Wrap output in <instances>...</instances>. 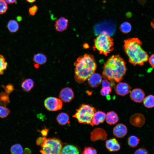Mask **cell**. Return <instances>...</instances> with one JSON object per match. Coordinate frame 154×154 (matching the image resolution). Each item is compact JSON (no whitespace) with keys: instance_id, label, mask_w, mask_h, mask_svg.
Returning a JSON list of instances; mask_svg holds the SVG:
<instances>
[{"instance_id":"obj_3","label":"cell","mask_w":154,"mask_h":154,"mask_svg":"<svg viewBox=\"0 0 154 154\" xmlns=\"http://www.w3.org/2000/svg\"><path fill=\"white\" fill-rule=\"evenodd\" d=\"M142 42L137 38H129L124 40L123 48L129 62L134 66L143 65L149 58L147 53L141 48Z\"/></svg>"},{"instance_id":"obj_24","label":"cell","mask_w":154,"mask_h":154,"mask_svg":"<svg viewBox=\"0 0 154 154\" xmlns=\"http://www.w3.org/2000/svg\"><path fill=\"white\" fill-rule=\"evenodd\" d=\"M7 27L11 33H15L19 29V26L17 21L14 20H9L7 24Z\"/></svg>"},{"instance_id":"obj_13","label":"cell","mask_w":154,"mask_h":154,"mask_svg":"<svg viewBox=\"0 0 154 154\" xmlns=\"http://www.w3.org/2000/svg\"><path fill=\"white\" fill-rule=\"evenodd\" d=\"M69 20L64 17H61L55 21L54 26L55 30L58 32H62L68 28Z\"/></svg>"},{"instance_id":"obj_27","label":"cell","mask_w":154,"mask_h":154,"mask_svg":"<svg viewBox=\"0 0 154 154\" xmlns=\"http://www.w3.org/2000/svg\"><path fill=\"white\" fill-rule=\"evenodd\" d=\"M10 103L9 94L6 92H2L0 93V104L5 106Z\"/></svg>"},{"instance_id":"obj_21","label":"cell","mask_w":154,"mask_h":154,"mask_svg":"<svg viewBox=\"0 0 154 154\" xmlns=\"http://www.w3.org/2000/svg\"><path fill=\"white\" fill-rule=\"evenodd\" d=\"M56 119L58 124L61 125H64L69 123V117L66 113L61 112L59 113L56 117Z\"/></svg>"},{"instance_id":"obj_6","label":"cell","mask_w":154,"mask_h":154,"mask_svg":"<svg viewBox=\"0 0 154 154\" xmlns=\"http://www.w3.org/2000/svg\"><path fill=\"white\" fill-rule=\"evenodd\" d=\"M41 146L40 151L42 154H61L62 144L58 138H46Z\"/></svg>"},{"instance_id":"obj_35","label":"cell","mask_w":154,"mask_h":154,"mask_svg":"<svg viewBox=\"0 0 154 154\" xmlns=\"http://www.w3.org/2000/svg\"><path fill=\"white\" fill-rule=\"evenodd\" d=\"M38 8L37 6L34 5L30 7L29 9V15L31 16H34L36 13Z\"/></svg>"},{"instance_id":"obj_46","label":"cell","mask_w":154,"mask_h":154,"mask_svg":"<svg viewBox=\"0 0 154 154\" xmlns=\"http://www.w3.org/2000/svg\"></svg>"},{"instance_id":"obj_18","label":"cell","mask_w":154,"mask_h":154,"mask_svg":"<svg viewBox=\"0 0 154 154\" xmlns=\"http://www.w3.org/2000/svg\"><path fill=\"white\" fill-rule=\"evenodd\" d=\"M105 119L106 122L109 125L116 124L119 120L117 114L114 112L111 111L106 114Z\"/></svg>"},{"instance_id":"obj_41","label":"cell","mask_w":154,"mask_h":154,"mask_svg":"<svg viewBox=\"0 0 154 154\" xmlns=\"http://www.w3.org/2000/svg\"><path fill=\"white\" fill-rule=\"evenodd\" d=\"M7 3L12 4L15 3L17 0H4Z\"/></svg>"},{"instance_id":"obj_36","label":"cell","mask_w":154,"mask_h":154,"mask_svg":"<svg viewBox=\"0 0 154 154\" xmlns=\"http://www.w3.org/2000/svg\"><path fill=\"white\" fill-rule=\"evenodd\" d=\"M134 154H149L148 151L146 149L141 147L137 149Z\"/></svg>"},{"instance_id":"obj_43","label":"cell","mask_w":154,"mask_h":154,"mask_svg":"<svg viewBox=\"0 0 154 154\" xmlns=\"http://www.w3.org/2000/svg\"><path fill=\"white\" fill-rule=\"evenodd\" d=\"M151 27L154 29V20L151 22Z\"/></svg>"},{"instance_id":"obj_29","label":"cell","mask_w":154,"mask_h":154,"mask_svg":"<svg viewBox=\"0 0 154 154\" xmlns=\"http://www.w3.org/2000/svg\"><path fill=\"white\" fill-rule=\"evenodd\" d=\"M7 65V63L5 61L3 56L0 54V75L3 74V71L6 69Z\"/></svg>"},{"instance_id":"obj_8","label":"cell","mask_w":154,"mask_h":154,"mask_svg":"<svg viewBox=\"0 0 154 154\" xmlns=\"http://www.w3.org/2000/svg\"><path fill=\"white\" fill-rule=\"evenodd\" d=\"M74 97V94L72 90L68 87L62 89L60 91L59 96V99L65 103L70 102Z\"/></svg>"},{"instance_id":"obj_38","label":"cell","mask_w":154,"mask_h":154,"mask_svg":"<svg viewBox=\"0 0 154 154\" xmlns=\"http://www.w3.org/2000/svg\"><path fill=\"white\" fill-rule=\"evenodd\" d=\"M102 87H110L111 84L107 80L104 79L102 81Z\"/></svg>"},{"instance_id":"obj_14","label":"cell","mask_w":154,"mask_h":154,"mask_svg":"<svg viewBox=\"0 0 154 154\" xmlns=\"http://www.w3.org/2000/svg\"><path fill=\"white\" fill-rule=\"evenodd\" d=\"M114 135L118 138H122L126 135L127 132L126 126L123 123H119L115 126L113 129Z\"/></svg>"},{"instance_id":"obj_37","label":"cell","mask_w":154,"mask_h":154,"mask_svg":"<svg viewBox=\"0 0 154 154\" xmlns=\"http://www.w3.org/2000/svg\"><path fill=\"white\" fill-rule=\"evenodd\" d=\"M46 139L45 137H39L37 139V145L41 146L44 143Z\"/></svg>"},{"instance_id":"obj_26","label":"cell","mask_w":154,"mask_h":154,"mask_svg":"<svg viewBox=\"0 0 154 154\" xmlns=\"http://www.w3.org/2000/svg\"><path fill=\"white\" fill-rule=\"evenodd\" d=\"M139 141L140 139L135 135H131L127 139L128 145L132 148L136 147L139 143Z\"/></svg>"},{"instance_id":"obj_30","label":"cell","mask_w":154,"mask_h":154,"mask_svg":"<svg viewBox=\"0 0 154 154\" xmlns=\"http://www.w3.org/2000/svg\"><path fill=\"white\" fill-rule=\"evenodd\" d=\"M11 111L8 108L3 106H0V117L4 118L10 114Z\"/></svg>"},{"instance_id":"obj_34","label":"cell","mask_w":154,"mask_h":154,"mask_svg":"<svg viewBox=\"0 0 154 154\" xmlns=\"http://www.w3.org/2000/svg\"><path fill=\"white\" fill-rule=\"evenodd\" d=\"M1 86L5 90L6 92L9 94L12 92L14 90L13 84H9L6 86L2 85Z\"/></svg>"},{"instance_id":"obj_17","label":"cell","mask_w":154,"mask_h":154,"mask_svg":"<svg viewBox=\"0 0 154 154\" xmlns=\"http://www.w3.org/2000/svg\"><path fill=\"white\" fill-rule=\"evenodd\" d=\"M106 113L101 111L96 112L92 117L90 125L92 126L98 125L103 123L105 119Z\"/></svg>"},{"instance_id":"obj_9","label":"cell","mask_w":154,"mask_h":154,"mask_svg":"<svg viewBox=\"0 0 154 154\" xmlns=\"http://www.w3.org/2000/svg\"><path fill=\"white\" fill-rule=\"evenodd\" d=\"M107 137V134L104 129L97 128L94 129L91 132L90 139L92 141H95L98 140L104 141L106 139Z\"/></svg>"},{"instance_id":"obj_2","label":"cell","mask_w":154,"mask_h":154,"mask_svg":"<svg viewBox=\"0 0 154 154\" xmlns=\"http://www.w3.org/2000/svg\"><path fill=\"white\" fill-rule=\"evenodd\" d=\"M74 64L75 66L74 78L79 83L88 80L94 73L97 67L94 56L87 54L78 57Z\"/></svg>"},{"instance_id":"obj_12","label":"cell","mask_w":154,"mask_h":154,"mask_svg":"<svg viewBox=\"0 0 154 154\" xmlns=\"http://www.w3.org/2000/svg\"><path fill=\"white\" fill-rule=\"evenodd\" d=\"M131 89L130 86L127 83L119 82L117 84L116 87L115 92L117 95L124 96L130 92Z\"/></svg>"},{"instance_id":"obj_44","label":"cell","mask_w":154,"mask_h":154,"mask_svg":"<svg viewBox=\"0 0 154 154\" xmlns=\"http://www.w3.org/2000/svg\"><path fill=\"white\" fill-rule=\"evenodd\" d=\"M17 19L19 21H21L22 19V18L21 16H18L17 18Z\"/></svg>"},{"instance_id":"obj_16","label":"cell","mask_w":154,"mask_h":154,"mask_svg":"<svg viewBox=\"0 0 154 154\" xmlns=\"http://www.w3.org/2000/svg\"><path fill=\"white\" fill-rule=\"evenodd\" d=\"M106 147L110 152H115L119 151L120 145L117 140L115 138L110 139L106 141Z\"/></svg>"},{"instance_id":"obj_45","label":"cell","mask_w":154,"mask_h":154,"mask_svg":"<svg viewBox=\"0 0 154 154\" xmlns=\"http://www.w3.org/2000/svg\"><path fill=\"white\" fill-rule=\"evenodd\" d=\"M83 46L85 48H87L89 47V46L87 44H84L83 45Z\"/></svg>"},{"instance_id":"obj_40","label":"cell","mask_w":154,"mask_h":154,"mask_svg":"<svg viewBox=\"0 0 154 154\" xmlns=\"http://www.w3.org/2000/svg\"><path fill=\"white\" fill-rule=\"evenodd\" d=\"M48 129H45L42 130L40 131V132L41 134L43 137H45L48 135Z\"/></svg>"},{"instance_id":"obj_22","label":"cell","mask_w":154,"mask_h":154,"mask_svg":"<svg viewBox=\"0 0 154 154\" xmlns=\"http://www.w3.org/2000/svg\"><path fill=\"white\" fill-rule=\"evenodd\" d=\"M34 82L31 78L27 79L24 80L21 84L23 89L25 91L29 92L33 87Z\"/></svg>"},{"instance_id":"obj_32","label":"cell","mask_w":154,"mask_h":154,"mask_svg":"<svg viewBox=\"0 0 154 154\" xmlns=\"http://www.w3.org/2000/svg\"><path fill=\"white\" fill-rule=\"evenodd\" d=\"M96 149L91 147H85L82 154H97Z\"/></svg>"},{"instance_id":"obj_4","label":"cell","mask_w":154,"mask_h":154,"mask_svg":"<svg viewBox=\"0 0 154 154\" xmlns=\"http://www.w3.org/2000/svg\"><path fill=\"white\" fill-rule=\"evenodd\" d=\"M114 40L106 32L103 31L94 39V50L107 56L114 49Z\"/></svg>"},{"instance_id":"obj_39","label":"cell","mask_w":154,"mask_h":154,"mask_svg":"<svg viewBox=\"0 0 154 154\" xmlns=\"http://www.w3.org/2000/svg\"><path fill=\"white\" fill-rule=\"evenodd\" d=\"M148 59L150 64L154 68V54H152Z\"/></svg>"},{"instance_id":"obj_23","label":"cell","mask_w":154,"mask_h":154,"mask_svg":"<svg viewBox=\"0 0 154 154\" xmlns=\"http://www.w3.org/2000/svg\"><path fill=\"white\" fill-rule=\"evenodd\" d=\"M144 106L146 108H150L154 107V95H149L145 98L143 101Z\"/></svg>"},{"instance_id":"obj_11","label":"cell","mask_w":154,"mask_h":154,"mask_svg":"<svg viewBox=\"0 0 154 154\" xmlns=\"http://www.w3.org/2000/svg\"><path fill=\"white\" fill-rule=\"evenodd\" d=\"M145 96L144 91L139 88L133 89L130 94L131 99L135 102L138 103H140L143 102Z\"/></svg>"},{"instance_id":"obj_15","label":"cell","mask_w":154,"mask_h":154,"mask_svg":"<svg viewBox=\"0 0 154 154\" xmlns=\"http://www.w3.org/2000/svg\"><path fill=\"white\" fill-rule=\"evenodd\" d=\"M102 81V76L97 73H94L88 79L89 86L92 88L97 87L101 83Z\"/></svg>"},{"instance_id":"obj_25","label":"cell","mask_w":154,"mask_h":154,"mask_svg":"<svg viewBox=\"0 0 154 154\" xmlns=\"http://www.w3.org/2000/svg\"><path fill=\"white\" fill-rule=\"evenodd\" d=\"M10 151L11 154H23V150L21 145L17 143L11 146Z\"/></svg>"},{"instance_id":"obj_7","label":"cell","mask_w":154,"mask_h":154,"mask_svg":"<svg viewBox=\"0 0 154 154\" xmlns=\"http://www.w3.org/2000/svg\"><path fill=\"white\" fill-rule=\"evenodd\" d=\"M44 104L47 110L51 111L60 110L62 107V101L60 99L52 97H48L46 99Z\"/></svg>"},{"instance_id":"obj_5","label":"cell","mask_w":154,"mask_h":154,"mask_svg":"<svg viewBox=\"0 0 154 154\" xmlns=\"http://www.w3.org/2000/svg\"><path fill=\"white\" fill-rule=\"evenodd\" d=\"M96 111L95 108L92 106L83 104L76 110L72 117L76 118L80 123L90 125Z\"/></svg>"},{"instance_id":"obj_28","label":"cell","mask_w":154,"mask_h":154,"mask_svg":"<svg viewBox=\"0 0 154 154\" xmlns=\"http://www.w3.org/2000/svg\"><path fill=\"white\" fill-rule=\"evenodd\" d=\"M132 27L130 23L128 22H124L122 23L119 27V29L121 32L127 34L131 30Z\"/></svg>"},{"instance_id":"obj_33","label":"cell","mask_w":154,"mask_h":154,"mask_svg":"<svg viewBox=\"0 0 154 154\" xmlns=\"http://www.w3.org/2000/svg\"><path fill=\"white\" fill-rule=\"evenodd\" d=\"M112 92V88L110 87H102L100 90L101 95L103 96H107L110 94Z\"/></svg>"},{"instance_id":"obj_1","label":"cell","mask_w":154,"mask_h":154,"mask_svg":"<svg viewBox=\"0 0 154 154\" xmlns=\"http://www.w3.org/2000/svg\"><path fill=\"white\" fill-rule=\"evenodd\" d=\"M126 63L119 55H113L104 64L103 77L112 82H119L123 79L127 71Z\"/></svg>"},{"instance_id":"obj_42","label":"cell","mask_w":154,"mask_h":154,"mask_svg":"<svg viewBox=\"0 0 154 154\" xmlns=\"http://www.w3.org/2000/svg\"><path fill=\"white\" fill-rule=\"evenodd\" d=\"M28 2L30 3H32L35 2L36 0H26Z\"/></svg>"},{"instance_id":"obj_19","label":"cell","mask_w":154,"mask_h":154,"mask_svg":"<svg viewBox=\"0 0 154 154\" xmlns=\"http://www.w3.org/2000/svg\"><path fill=\"white\" fill-rule=\"evenodd\" d=\"M61 154H79L78 148L72 145H67L62 147Z\"/></svg>"},{"instance_id":"obj_20","label":"cell","mask_w":154,"mask_h":154,"mask_svg":"<svg viewBox=\"0 0 154 154\" xmlns=\"http://www.w3.org/2000/svg\"><path fill=\"white\" fill-rule=\"evenodd\" d=\"M33 60L35 64L39 65L45 63L47 59L44 54L42 53H39L34 55Z\"/></svg>"},{"instance_id":"obj_10","label":"cell","mask_w":154,"mask_h":154,"mask_svg":"<svg viewBox=\"0 0 154 154\" xmlns=\"http://www.w3.org/2000/svg\"><path fill=\"white\" fill-rule=\"evenodd\" d=\"M129 121L133 125L137 127H141L144 124L145 118L141 114L137 113L132 115L130 117Z\"/></svg>"},{"instance_id":"obj_31","label":"cell","mask_w":154,"mask_h":154,"mask_svg":"<svg viewBox=\"0 0 154 154\" xmlns=\"http://www.w3.org/2000/svg\"><path fill=\"white\" fill-rule=\"evenodd\" d=\"M8 9L7 3L4 0H0V15L5 13Z\"/></svg>"}]
</instances>
